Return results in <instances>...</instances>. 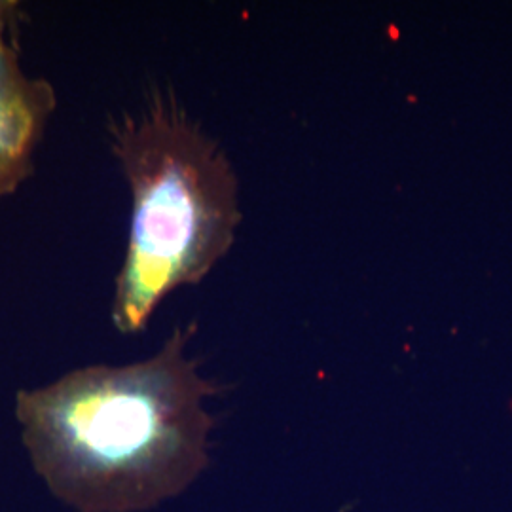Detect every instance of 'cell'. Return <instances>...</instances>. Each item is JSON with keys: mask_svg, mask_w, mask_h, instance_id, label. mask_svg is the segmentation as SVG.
Masks as SVG:
<instances>
[{"mask_svg": "<svg viewBox=\"0 0 512 512\" xmlns=\"http://www.w3.org/2000/svg\"><path fill=\"white\" fill-rule=\"evenodd\" d=\"M109 139L131 194L110 317L120 334H137L167 296L202 283L232 251L239 177L169 86H152L139 109L112 118Z\"/></svg>", "mask_w": 512, "mask_h": 512, "instance_id": "7a4b0ae2", "label": "cell"}, {"mask_svg": "<svg viewBox=\"0 0 512 512\" xmlns=\"http://www.w3.org/2000/svg\"><path fill=\"white\" fill-rule=\"evenodd\" d=\"M196 323L126 366L76 368L16 395L21 439L50 492L78 512H141L183 494L209 465L215 418L203 401L224 391L188 355Z\"/></svg>", "mask_w": 512, "mask_h": 512, "instance_id": "6da1fadb", "label": "cell"}, {"mask_svg": "<svg viewBox=\"0 0 512 512\" xmlns=\"http://www.w3.org/2000/svg\"><path fill=\"white\" fill-rule=\"evenodd\" d=\"M16 2H0V200L33 173V160L57 107L54 86L23 69Z\"/></svg>", "mask_w": 512, "mask_h": 512, "instance_id": "3957f363", "label": "cell"}]
</instances>
